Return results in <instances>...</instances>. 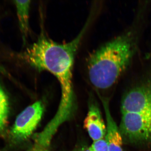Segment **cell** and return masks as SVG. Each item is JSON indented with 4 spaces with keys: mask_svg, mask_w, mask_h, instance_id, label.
<instances>
[{
    "mask_svg": "<svg viewBox=\"0 0 151 151\" xmlns=\"http://www.w3.org/2000/svg\"><path fill=\"white\" fill-rule=\"evenodd\" d=\"M129 90L122 99V113L151 115V76Z\"/></svg>",
    "mask_w": 151,
    "mask_h": 151,
    "instance_id": "obj_5",
    "label": "cell"
},
{
    "mask_svg": "<svg viewBox=\"0 0 151 151\" xmlns=\"http://www.w3.org/2000/svg\"><path fill=\"white\" fill-rule=\"evenodd\" d=\"M0 73H2L3 75H8L6 70L1 65V64H0Z\"/></svg>",
    "mask_w": 151,
    "mask_h": 151,
    "instance_id": "obj_12",
    "label": "cell"
},
{
    "mask_svg": "<svg viewBox=\"0 0 151 151\" xmlns=\"http://www.w3.org/2000/svg\"><path fill=\"white\" fill-rule=\"evenodd\" d=\"M119 128L122 138L133 143L151 142V115L122 113Z\"/></svg>",
    "mask_w": 151,
    "mask_h": 151,
    "instance_id": "obj_4",
    "label": "cell"
},
{
    "mask_svg": "<svg viewBox=\"0 0 151 151\" xmlns=\"http://www.w3.org/2000/svg\"><path fill=\"white\" fill-rule=\"evenodd\" d=\"M84 126L93 142L106 137L107 127L100 109L95 103H92L89 105L88 113L84 120Z\"/></svg>",
    "mask_w": 151,
    "mask_h": 151,
    "instance_id": "obj_6",
    "label": "cell"
},
{
    "mask_svg": "<svg viewBox=\"0 0 151 151\" xmlns=\"http://www.w3.org/2000/svg\"><path fill=\"white\" fill-rule=\"evenodd\" d=\"M105 111L107 133L106 138L108 144V151H123V138L119 128L111 115L109 102L104 97H100Z\"/></svg>",
    "mask_w": 151,
    "mask_h": 151,
    "instance_id": "obj_7",
    "label": "cell"
},
{
    "mask_svg": "<svg viewBox=\"0 0 151 151\" xmlns=\"http://www.w3.org/2000/svg\"><path fill=\"white\" fill-rule=\"evenodd\" d=\"M28 151H50L49 147H45L37 144H34L33 146Z\"/></svg>",
    "mask_w": 151,
    "mask_h": 151,
    "instance_id": "obj_11",
    "label": "cell"
},
{
    "mask_svg": "<svg viewBox=\"0 0 151 151\" xmlns=\"http://www.w3.org/2000/svg\"><path fill=\"white\" fill-rule=\"evenodd\" d=\"M74 151H83L82 150H76Z\"/></svg>",
    "mask_w": 151,
    "mask_h": 151,
    "instance_id": "obj_13",
    "label": "cell"
},
{
    "mask_svg": "<svg viewBox=\"0 0 151 151\" xmlns=\"http://www.w3.org/2000/svg\"><path fill=\"white\" fill-rule=\"evenodd\" d=\"M137 17L132 27L101 45L88 57L87 78L98 94L114 86L134 56L141 28L139 16Z\"/></svg>",
    "mask_w": 151,
    "mask_h": 151,
    "instance_id": "obj_2",
    "label": "cell"
},
{
    "mask_svg": "<svg viewBox=\"0 0 151 151\" xmlns=\"http://www.w3.org/2000/svg\"><path fill=\"white\" fill-rule=\"evenodd\" d=\"M9 103L8 97L0 85V135L5 131L8 123Z\"/></svg>",
    "mask_w": 151,
    "mask_h": 151,
    "instance_id": "obj_9",
    "label": "cell"
},
{
    "mask_svg": "<svg viewBox=\"0 0 151 151\" xmlns=\"http://www.w3.org/2000/svg\"><path fill=\"white\" fill-rule=\"evenodd\" d=\"M91 21V16L76 37L65 43H59L52 40L42 29L36 41L21 55L22 59L28 65L38 72H49L59 82L61 90L60 102L56 113L49 122L50 126L56 129L69 120L74 113V60Z\"/></svg>",
    "mask_w": 151,
    "mask_h": 151,
    "instance_id": "obj_1",
    "label": "cell"
},
{
    "mask_svg": "<svg viewBox=\"0 0 151 151\" xmlns=\"http://www.w3.org/2000/svg\"><path fill=\"white\" fill-rule=\"evenodd\" d=\"M44 108L43 102L39 100L25 108L17 116L10 132L13 142H22L32 135L41 121Z\"/></svg>",
    "mask_w": 151,
    "mask_h": 151,
    "instance_id": "obj_3",
    "label": "cell"
},
{
    "mask_svg": "<svg viewBox=\"0 0 151 151\" xmlns=\"http://www.w3.org/2000/svg\"><path fill=\"white\" fill-rule=\"evenodd\" d=\"M88 151H108L106 138L94 141L88 149Z\"/></svg>",
    "mask_w": 151,
    "mask_h": 151,
    "instance_id": "obj_10",
    "label": "cell"
},
{
    "mask_svg": "<svg viewBox=\"0 0 151 151\" xmlns=\"http://www.w3.org/2000/svg\"><path fill=\"white\" fill-rule=\"evenodd\" d=\"M16 9L19 28L23 41H26L29 32V12L30 1H14Z\"/></svg>",
    "mask_w": 151,
    "mask_h": 151,
    "instance_id": "obj_8",
    "label": "cell"
}]
</instances>
